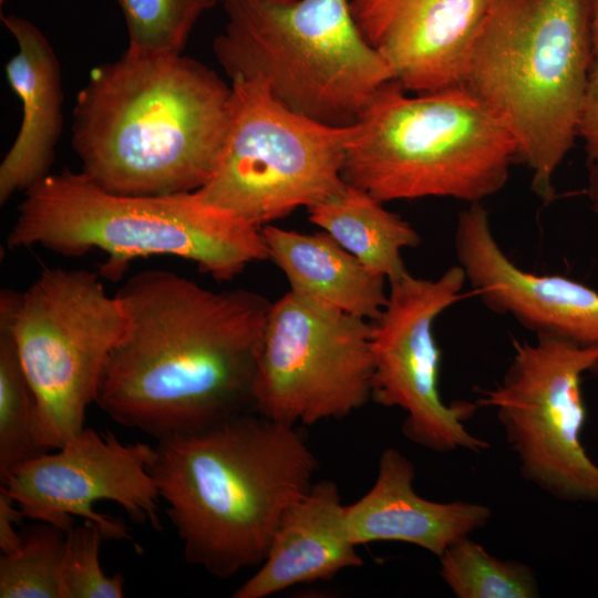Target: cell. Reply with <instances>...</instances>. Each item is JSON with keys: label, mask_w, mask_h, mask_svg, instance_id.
Returning a JSON list of instances; mask_svg holds the SVG:
<instances>
[{"label": "cell", "mask_w": 598, "mask_h": 598, "mask_svg": "<svg viewBox=\"0 0 598 598\" xmlns=\"http://www.w3.org/2000/svg\"><path fill=\"white\" fill-rule=\"evenodd\" d=\"M115 296L126 327L94 400L112 420L159 440L254 411L266 297L157 269L132 276Z\"/></svg>", "instance_id": "6da1fadb"}, {"label": "cell", "mask_w": 598, "mask_h": 598, "mask_svg": "<svg viewBox=\"0 0 598 598\" xmlns=\"http://www.w3.org/2000/svg\"><path fill=\"white\" fill-rule=\"evenodd\" d=\"M230 106L231 86L204 64L126 51L94 69L78 95L81 172L121 195L197 190L216 166Z\"/></svg>", "instance_id": "7a4b0ae2"}, {"label": "cell", "mask_w": 598, "mask_h": 598, "mask_svg": "<svg viewBox=\"0 0 598 598\" xmlns=\"http://www.w3.org/2000/svg\"><path fill=\"white\" fill-rule=\"evenodd\" d=\"M317 463L298 426L248 411L157 440L150 473L184 559L228 579L264 561Z\"/></svg>", "instance_id": "3957f363"}, {"label": "cell", "mask_w": 598, "mask_h": 598, "mask_svg": "<svg viewBox=\"0 0 598 598\" xmlns=\"http://www.w3.org/2000/svg\"><path fill=\"white\" fill-rule=\"evenodd\" d=\"M589 0H493L461 84L506 126L545 203L577 136L594 56Z\"/></svg>", "instance_id": "277c9868"}, {"label": "cell", "mask_w": 598, "mask_h": 598, "mask_svg": "<svg viewBox=\"0 0 598 598\" xmlns=\"http://www.w3.org/2000/svg\"><path fill=\"white\" fill-rule=\"evenodd\" d=\"M7 241L10 248L40 245L74 257L102 249L109 257L101 275L110 279L140 257L184 258L219 281L269 259L261 228L206 204L196 190L121 195L70 169L25 190Z\"/></svg>", "instance_id": "5b68a950"}, {"label": "cell", "mask_w": 598, "mask_h": 598, "mask_svg": "<svg viewBox=\"0 0 598 598\" xmlns=\"http://www.w3.org/2000/svg\"><path fill=\"white\" fill-rule=\"evenodd\" d=\"M514 137L466 86L410 95L384 83L354 124L342 178L382 203L447 197L482 203L507 183Z\"/></svg>", "instance_id": "8992f818"}, {"label": "cell", "mask_w": 598, "mask_h": 598, "mask_svg": "<svg viewBox=\"0 0 598 598\" xmlns=\"http://www.w3.org/2000/svg\"><path fill=\"white\" fill-rule=\"evenodd\" d=\"M214 51L231 80H259L288 109L352 126L394 80L364 40L349 0H229Z\"/></svg>", "instance_id": "52a82bcc"}, {"label": "cell", "mask_w": 598, "mask_h": 598, "mask_svg": "<svg viewBox=\"0 0 598 598\" xmlns=\"http://www.w3.org/2000/svg\"><path fill=\"white\" fill-rule=\"evenodd\" d=\"M33 401V437L56 450L84 429L106 360L122 338L126 316L99 274L43 270L22 293L2 289Z\"/></svg>", "instance_id": "ba28073f"}, {"label": "cell", "mask_w": 598, "mask_h": 598, "mask_svg": "<svg viewBox=\"0 0 598 598\" xmlns=\"http://www.w3.org/2000/svg\"><path fill=\"white\" fill-rule=\"evenodd\" d=\"M231 106L218 159L196 192L208 205L259 228L340 192L352 126L299 114L259 80H231Z\"/></svg>", "instance_id": "9c48e42d"}, {"label": "cell", "mask_w": 598, "mask_h": 598, "mask_svg": "<svg viewBox=\"0 0 598 598\" xmlns=\"http://www.w3.org/2000/svg\"><path fill=\"white\" fill-rule=\"evenodd\" d=\"M597 367L598 346L551 336L515 341L502 381L475 401L495 410L523 478L560 501L598 503V465L580 439L581 380Z\"/></svg>", "instance_id": "30bf717a"}, {"label": "cell", "mask_w": 598, "mask_h": 598, "mask_svg": "<svg viewBox=\"0 0 598 598\" xmlns=\"http://www.w3.org/2000/svg\"><path fill=\"white\" fill-rule=\"evenodd\" d=\"M371 322L289 290L271 302L254 411L290 425L340 420L372 392Z\"/></svg>", "instance_id": "8fae6325"}, {"label": "cell", "mask_w": 598, "mask_h": 598, "mask_svg": "<svg viewBox=\"0 0 598 598\" xmlns=\"http://www.w3.org/2000/svg\"><path fill=\"white\" fill-rule=\"evenodd\" d=\"M465 283L460 265L447 268L436 279L408 272L389 282L386 305L371 321V399L380 405L401 409L405 413L404 436L437 453H483L489 448L487 441L465 427L477 404H446L439 391L441 350L434 323L462 298Z\"/></svg>", "instance_id": "7c38bea8"}, {"label": "cell", "mask_w": 598, "mask_h": 598, "mask_svg": "<svg viewBox=\"0 0 598 598\" xmlns=\"http://www.w3.org/2000/svg\"><path fill=\"white\" fill-rule=\"evenodd\" d=\"M154 447L125 443L112 432L84 427L53 453L41 452L19 464L2 486L23 515L65 534L73 517L97 524L107 540L131 542L125 525L94 511L99 501H111L137 523L161 529L159 494L150 465Z\"/></svg>", "instance_id": "4fadbf2b"}, {"label": "cell", "mask_w": 598, "mask_h": 598, "mask_svg": "<svg viewBox=\"0 0 598 598\" xmlns=\"http://www.w3.org/2000/svg\"><path fill=\"white\" fill-rule=\"evenodd\" d=\"M454 248L466 282L486 308L536 336L598 346V291L564 276L520 269L503 251L482 203L460 212Z\"/></svg>", "instance_id": "5bb4252c"}, {"label": "cell", "mask_w": 598, "mask_h": 598, "mask_svg": "<svg viewBox=\"0 0 598 598\" xmlns=\"http://www.w3.org/2000/svg\"><path fill=\"white\" fill-rule=\"evenodd\" d=\"M493 0H349L354 22L406 91L461 84Z\"/></svg>", "instance_id": "9a60e30c"}, {"label": "cell", "mask_w": 598, "mask_h": 598, "mask_svg": "<svg viewBox=\"0 0 598 598\" xmlns=\"http://www.w3.org/2000/svg\"><path fill=\"white\" fill-rule=\"evenodd\" d=\"M414 480V464L404 454L393 447L381 453L372 487L346 506L347 528L355 546L401 542L439 558L450 545L489 522L487 505L426 499L415 492Z\"/></svg>", "instance_id": "2e32d148"}, {"label": "cell", "mask_w": 598, "mask_h": 598, "mask_svg": "<svg viewBox=\"0 0 598 598\" xmlns=\"http://www.w3.org/2000/svg\"><path fill=\"white\" fill-rule=\"evenodd\" d=\"M355 548L338 485L319 481L283 513L264 561L233 597L265 598L296 585L331 579L363 565Z\"/></svg>", "instance_id": "e0dca14e"}, {"label": "cell", "mask_w": 598, "mask_h": 598, "mask_svg": "<svg viewBox=\"0 0 598 598\" xmlns=\"http://www.w3.org/2000/svg\"><path fill=\"white\" fill-rule=\"evenodd\" d=\"M19 49L7 63V79L22 103V121L0 165V202L48 175L62 127L58 58L44 34L18 16H2Z\"/></svg>", "instance_id": "ac0fdd59"}, {"label": "cell", "mask_w": 598, "mask_h": 598, "mask_svg": "<svg viewBox=\"0 0 598 598\" xmlns=\"http://www.w3.org/2000/svg\"><path fill=\"white\" fill-rule=\"evenodd\" d=\"M269 259L290 290L365 320H375L388 301L386 278L364 266L328 233L302 234L261 227Z\"/></svg>", "instance_id": "d6986e66"}, {"label": "cell", "mask_w": 598, "mask_h": 598, "mask_svg": "<svg viewBox=\"0 0 598 598\" xmlns=\"http://www.w3.org/2000/svg\"><path fill=\"white\" fill-rule=\"evenodd\" d=\"M307 210L313 225L369 269L385 277L388 283L409 272L402 250L417 247L421 236L365 190L346 183L340 192Z\"/></svg>", "instance_id": "ffe728a7"}, {"label": "cell", "mask_w": 598, "mask_h": 598, "mask_svg": "<svg viewBox=\"0 0 598 598\" xmlns=\"http://www.w3.org/2000/svg\"><path fill=\"white\" fill-rule=\"evenodd\" d=\"M439 574L456 598H537L533 568L489 554L470 536L450 545L439 557Z\"/></svg>", "instance_id": "44dd1931"}, {"label": "cell", "mask_w": 598, "mask_h": 598, "mask_svg": "<svg viewBox=\"0 0 598 598\" xmlns=\"http://www.w3.org/2000/svg\"><path fill=\"white\" fill-rule=\"evenodd\" d=\"M33 395L22 369L10 324L7 300L0 296V478L42 451L33 437Z\"/></svg>", "instance_id": "7402d4cb"}, {"label": "cell", "mask_w": 598, "mask_h": 598, "mask_svg": "<svg viewBox=\"0 0 598 598\" xmlns=\"http://www.w3.org/2000/svg\"><path fill=\"white\" fill-rule=\"evenodd\" d=\"M65 533L39 522L22 534L20 547L0 558L1 598H59V568Z\"/></svg>", "instance_id": "603a6c76"}, {"label": "cell", "mask_w": 598, "mask_h": 598, "mask_svg": "<svg viewBox=\"0 0 598 598\" xmlns=\"http://www.w3.org/2000/svg\"><path fill=\"white\" fill-rule=\"evenodd\" d=\"M128 32L126 51L181 54L199 17L218 0H116Z\"/></svg>", "instance_id": "cb8c5ba5"}, {"label": "cell", "mask_w": 598, "mask_h": 598, "mask_svg": "<svg viewBox=\"0 0 598 598\" xmlns=\"http://www.w3.org/2000/svg\"><path fill=\"white\" fill-rule=\"evenodd\" d=\"M105 539L102 528L91 520L73 526L65 534L59 568V598H122L124 578L107 575L100 563Z\"/></svg>", "instance_id": "d4e9b609"}, {"label": "cell", "mask_w": 598, "mask_h": 598, "mask_svg": "<svg viewBox=\"0 0 598 598\" xmlns=\"http://www.w3.org/2000/svg\"><path fill=\"white\" fill-rule=\"evenodd\" d=\"M577 135L584 142L589 166H598V63L595 61L579 111Z\"/></svg>", "instance_id": "484cf974"}, {"label": "cell", "mask_w": 598, "mask_h": 598, "mask_svg": "<svg viewBox=\"0 0 598 598\" xmlns=\"http://www.w3.org/2000/svg\"><path fill=\"white\" fill-rule=\"evenodd\" d=\"M25 517L11 497L3 488H0V549L2 554L17 550L22 543V535L18 534L14 526L20 524Z\"/></svg>", "instance_id": "4316f807"}, {"label": "cell", "mask_w": 598, "mask_h": 598, "mask_svg": "<svg viewBox=\"0 0 598 598\" xmlns=\"http://www.w3.org/2000/svg\"><path fill=\"white\" fill-rule=\"evenodd\" d=\"M587 193L592 207L598 213V166H589Z\"/></svg>", "instance_id": "83f0119b"}, {"label": "cell", "mask_w": 598, "mask_h": 598, "mask_svg": "<svg viewBox=\"0 0 598 598\" xmlns=\"http://www.w3.org/2000/svg\"><path fill=\"white\" fill-rule=\"evenodd\" d=\"M590 34L594 61L598 63V10H591Z\"/></svg>", "instance_id": "f1b7e54d"}, {"label": "cell", "mask_w": 598, "mask_h": 598, "mask_svg": "<svg viewBox=\"0 0 598 598\" xmlns=\"http://www.w3.org/2000/svg\"><path fill=\"white\" fill-rule=\"evenodd\" d=\"M591 10H598V0H589Z\"/></svg>", "instance_id": "f546056e"}, {"label": "cell", "mask_w": 598, "mask_h": 598, "mask_svg": "<svg viewBox=\"0 0 598 598\" xmlns=\"http://www.w3.org/2000/svg\"><path fill=\"white\" fill-rule=\"evenodd\" d=\"M4 1H6V0H0V6H2Z\"/></svg>", "instance_id": "4dcf8cb0"}, {"label": "cell", "mask_w": 598, "mask_h": 598, "mask_svg": "<svg viewBox=\"0 0 598 598\" xmlns=\"http://www.w3.org/2000/svg\"><path fill=\"white\" fill-rule=\"evenodd\" d=\"M218 1H223V2H226V1H229V0H218Z\"/></svg>", "instance_id": "1f68e13d"}]
</instances>
